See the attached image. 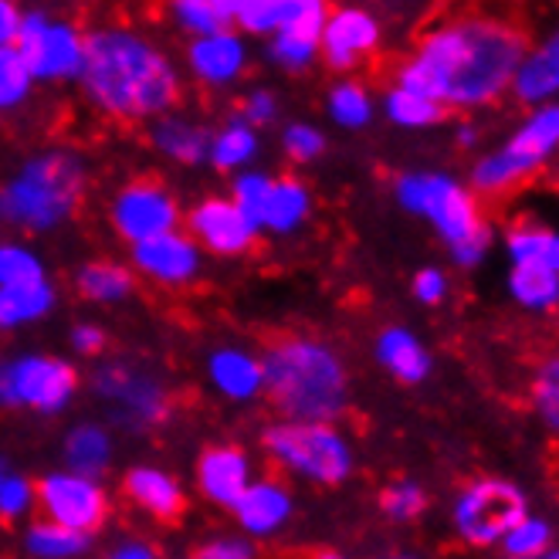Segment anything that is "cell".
I'll list each match as a JSON object with an SVG mask.
<instances>
[{
	"label": "cell",
	"instance_id": "cell-1",
	"mask_svg": "<svg viewBox=\"0 0 559 559\" xmlns=\"http://www.w3.org/2000/svg\"><path fill=\"white\" fill-rule=\"evenodd\" d=\"M525 38L506 21L465 17L435 27L397 75V88L438 106H491L512 88Z\"/></svg>",
	"mask_w": 559,
	"mask_h": 559
},
{
	"label": "cell",
	"instance_id": "cell-2",
	"mask_svg": "<svg viewBox=\"0 0 559 559\" xmlns=\"http://www.w3.org/2000/svg\"><path fill=\"white\" fill-rule=\"evenodd\" d=\"M82 85L98 109L122 119L159 116L177 98V69L146 38L106 27L85 38Z\"/></svg>",
	"mask_w": 559,
	"mask_h": 559
},
{
	"label": "cell",
	"instance_id": "cell-3",
	"mask_svg": "<svg viewBox=\"0 0 559 559\" xmlns=\"http://www.w3.org/2000/svg\"><path fill=\"white\" fill-rule=\"evenodd\" d=\"M265 386L292 424H329L346 407V370L340 356L312 340L278 343L265 359Z\"/></svg>",
	"mask_w": 559,
	"mask_h": 559
},
{
	"label": "cell",
	"instance_id": "cell-4",
	"mask_svg": "<svg viewBox=\"0 0 559 559\" xmlns=\"http://www.w3.org/2000/svg\"><path fill=\"white\" fill-rule=\"evenodd\" d=\"M404 211L424 217L441 235L462 269H475L491 251V227L485 224L475 193L451 174H404L397 180Z\"/></svg>",
	"mask_w": 559,
	"mask_h": 559
},
{
	"label": "cell",
	"instance_id": "cell-5",
	"mask_svg": "<svg viewBox=\"0 0 559 559\" xmlns=\"http://www.w3.org/2000/svg\"><path fill=\"white\" fill-rule=\"evenodd\" d=\"M85 190L82 159L55 150L31 156L24 167L0 187V217L27 231H51L69 217Z\"/></svg>",
	"mask_w": 559,
	"mask_h": 559
},
{
	"label": "cell",
	"instance_id": "cell-6",
	"mask_svg": "<svg viewBox=\"0 0 559 559\" xmlns=\"http://www.w3.org/2000/svg\"><path fill=\"white\" fill-rule=\"evenodd\" d=\"M556 150H559V103L536 106L499 150L475 159L472 187L478 193H506L525 177L543 170L556 156Z\"/></svg>",
	"mask_w": 559,
	"mask_h": 559
},
{
	"label": "cell",
	"instance_id": "cell-7",
	"mask_svg": "<svg viewBox=\"0 0 559 559\" xmlns=\"http://www.w3.org/2000/svg\"><path fill=\"white\" fill-rule=\"evenodd\" d=\"M269 451L278 462L316 485H340L353 472L349 441L329 424H275L265 435Z\"/></svg>",
	"mask_w": 559,
	"mask_h": 559
},
{
	"label": "cell",
	"instance_id": "cell-8",
	"mask_svg": "<svg viewBox=\"0 0 559 559\" xmlns=\"http://www.w3.org/2000/svg\"><path fill=\"white\" fill-rule=\"evenodd\" d=\"M525 515H530V499L509 478H478L465 485L451 509L454 533L475 549L499 546Z\"/></svg>",
	"mask_w": 559,
	"mask_h": 559
},
{
	"label": "cell",
	"instance_id": "cell-9",
	"mask_svg": "<svg viewBox=\"0 0 559 559\" xmlns=\"http://www.w3.org/2000/svg\"><path fill=\"white\" fill-rule=\"evenodd\" d=\"M79 377L58 356H17L0 364V407L58 414L72 404Z\"/></svg>",
	"mask_w": 559,
	"mask_h": 559
},
{
	"label": "cell",
	"instance_id": "cell-10",
	"mask_svg": "<svg viewBox=\"0 0 559 559\" xmlns=\"http://www.w3.org/2000/svg\"><path fill=\"white\" fill-rule=\"evenodd\" d=\"M14 51L31 79H79L85 64V38L69 21H51L41 11L21 14Z\"/></svg>",
	"mask_w": 559,
	"mask_h": 559
},
{
	"label": "cell",
	"instance_id": "cell-11",
	"mask_svg": "<svg viewBox=\"0 0 559 559\" xmlns=\"http://www.w3.org/2000/svg\"><path fill=\"white\" fill-rule=\"evenodd\" d=\"M35 496L48 512V522L64 525V530L88 536L106 519V491L95 485V478H82L75 472L45 475Z\"/></svg>",
	"mask_w": 559,
	"mask_h": 559
},
{
	"label": "cell",
	"instance_id": "cell-12",
	"mask_svg": "<svg viewBox=\"0 0 559 559\" xmlns=\"http://www.w3.org/2000/svg\"><path fill=\"white\" fill-rule=\"evenodd\" d=\"M95 393L129 427L156 424V420H163V414H167V397H163V390L150 377L129 370L122 364L103 367L95 373Z\"/></svg>",
	"mask_w": 559,
	"mask_h": 559
},
{
	"label": "cell",
	"instance_id": "cell-13",
	"mask_svg": "<svg viewBox=\"0 0 559 559\" xmlns=\"http://www.w3.org/2000/svg\"><path fill=\"white\" fill-rule=\"evenodd\" d=\"M112 221L119 227V235L126 241L143 245L159 235H170L177 227V204L167 190H159L156 183H133L126 187L116 204H112Z\"/></svg>",
	"mask_w": 559,
	"mask_h": 559
},
{
	"label": "cell",
	"instance_id": "cell-14",
	"mask_svg": "<svg viewBox=\"0 0 559 559\" xmlns=\"http://www.w3.org/2000/svg\"><path fill=\"white\" fill-rule=\"evenodd\" d=\"M380 45V24L370 11L343 8L325 17L322 27V55L333 69H353V64Z\"/></svg>",
	"mask_w": 559,
	"mask_h": 559
},
{
	"label": "cell",
	"instance_id": "cell-15",
	"mask_svg": "<svg viewBox=\"0 0 559 559\" xmlns=\"http://www.w3.org/2000/svg\"><path fill=\"white\" fill-rule=\"evenodd\" d=\"M190 231L214 254H241L258 227L231 204V201H204L190 214Z\"/></svg>",
	"mask_w": 559,
	"mask_h": 559
},
{
	"label": "cell",
	"instance_id": "cell-16",
	"mask_svg": "<svg viewBox=\"0 0 559 559\" xmlns=\"http://www.w3.org/2000/svg\"><path fill=\"white\" fill-rule=\"evenodd\" d=\"M509 92L522 106H533V109L559 103V27L536 48H525Z\"/></svg>",
	"mask_w": 559,
	"mask_h": 559
},
{
	"label": "cell",
	"instance_id": "cell-17",
	"mask_svg": "<svg viewBox=\"0 0 559 559\" xmlns=\"http://www.w3.org/2000/svg\"><path fill=\"white\" fill-rule=\"evenodd\" d=\"M133 261L143 275H150L156 282H167V285H183L201 272V251H197V241L187 235H177V231L136 245Z\"/></svg>",
	"mask_w": 559,
	"mask_h": 559
},
{
	"label": "cell",
	"instance_id": "cell-18",
	"mask_svg": "<svg viewBox=\"0 0 559 559\" xmlns=\"http://www.w3.org/2000/svg\"><path fill=\"white\" fill-rule=\"evenodd\" d=\"M325 17H329V11L322 0H302L299 14H295L272 38V58L282 64V69L299 72L319 55Z\"/></svg>",
	"mask_w": 559,
	"mask_h": 559
},
{
	"label": "cell",
	"instance_id": "cell-19",
	"mask_svg": "<svg viewBox=\"0 0 559 559\" xmlns=\"http://www.w3.org/2000/svg\"><path fill=\"white\" fill-rule=\"evenodd\" d=\"M197 481H201V491L214 506L235 509L251 485V462L238 448H214L201 457Z\"/></svg>",
	"mask_w": 559,
	"mask_h": 559
},
{
	"label": "cell",
	"instance_id": "cell-20",
	"mask_svg": "<svg viewBox=\"0 0 559 559\" xmlns=\"http://www.w3.org/2000/svg\"><path fill=\"white\" fill-rule=\"evenodd\" d=\"M245 61H248V48L231 31H224V35H214V38H197L190 45V69L207 85L235 82L245 72Z\"/></svg>",
	"mask_w": 559,
	"mask_h": 559
},
{
	"label": "cell",
	"instance_id": "cell-21",
	"mask_svg": "<svg viewBox=\"0 0 559 559\" xmlns=\"http://www.w3.org/2000/svg\"><path fill=\"white\" fill-rule=\"evenodd\" d=\"M241 530L251 536H272L292 515V496L278 481H251L235 506Z\"/></svg>",
	"mask_w": 559,
	"mask_h": 559
},
{
	"label": "cell",
	"instance_id": "cell-22",
	"mask_svg": "<svg viewBox=\"0 0 559 559\" xmlns=\"http://www.w3.org/2000/svg\"><path fill=\"white\" fill-rule=\"evenodd\" d=\"M377 359L401 383H420L431 377V353L404 325H390L377 340Z\"/></svg>",
	"mask_w": 559,
	"mask_h": 559
},
{
	"label": "cell",
	"instance_id": "cell-23",
	"mask_svg": "<svg viewBox=\"0 0 559 559\" xmlns=\"http://www.w3.org/2000/svg\"><path fill=\"white\" fill-rule=\"evenodd\" d=\"M506 254L512 265L546 269L559 275V227L539 221H522L506 235Z\"/></svg>",
	"mask_w": 559,
	"mask_h": 559
},
{
	"label": "cell",
	"instance_id": "cell-24",
	"mask_svg": "<svg viewBox=\"0 0 559 559\" xmlns=\"http://www.w3.org/2000/svg\"><path fill=\"white\" fill-rule=\"evenodd\" d=\"M211 380L214 386L231 401H251L254 393L265 386V370L261 359H254L245 349H217L211 356Z\"/></svg>",
	"mask_w": 559,
	"mask_h": 559
},
{
	"label": "cell",
	"instance_id": "cell-25",
	"mask_svg": "<svg viewBox=\"0 0 559 559\" xmlns=\"http://www.w3.org/2000/svg\"><path fill=\"white\" fill-rule=\"evenodd\" d=\"M126 491L146 512H153L159 519L177 515L180 506H183V496H180L177 481L167 472H159V468H133V472H129V478H126Z\"/></svg>",
	"mask_w": 559,
	"mask_h": 559
},
{
	"label": "cell",
	"instance_id": "cell-26",
	"mask_svg": "<svg viewBox=\"0 0 559 559\" xmlns=\"http://www.w3.org/2000/svg\"><path fill=\"white\" fill-rule=\"evenodd\" d=\"M506 288L512 302H519L530 312H546L559 306V275L546 269H530V265H512Z\"/></svg>",
	"mask_w": 559,
	"mask_h": 559
},
{
	"label": "cell",
	"instance_id": "cell-27",
	"mask_svg": "<svg viewBox=\"0 0 559 559\" xmlns=\"http://www.w3.org/2000/svg\"><path fill=\"white\" fill-rule=\"evenodd\" d=\"M112 454V441L98 424H79L75 431L64 441V457H69V472L82 478H95L98 472H106Z\"/></svg>",
	"mask_w": 559,
	"mask_h": 559
},
{
	"label": "cell",
	"instance_id": "cell-28",
	"mask_svg": "<svg viewBox=\"0 0 559 559\" xmlns=\"http://www.w3.org/2000/svg\"><path fill=\"white\" fill-rule=\"evenodd\" d=\"M153 143L177 163H201L211 153V136L187 119H159L153 126Z\"/></svg>",
	"mask_w": 559,
	"mask_h": 559
},
{
	"label": "cell",
	"instance_id": "cell-29",
	"mask_svg": "<svg viewBox=\"0 0 559 559\" xmlns=\"http://www.w3.org/2000/svg\"><path fill=\"white\" fill-rule=\"evenodd\" d=\"M309 207H312V197L299 180H275L261 224L275 235H288L309 217Z\"/></svg>",
	"mask_w": 559,
	"mask_h": 559
},
{
	"label": "cell",
	"instance_id": "cell-30",
	"mask_svg": "<svg viewBox=\"0 0 559 559\" xmlns=\"http://www.w3.org/2000/svg\"><path fill=\"white\" fill-rule=\"evenodd\" d=\"M55 306V288L48 282L24 288H0V329H17L38 322Z\"/></svg>",
	"mask_w": 559,
	"mask_h": 559
},
{
	"label": "cell",
	"instance_id": "cell-31",
	"mask_svg": "<svg viewBox=\"0 0 559 559\" xmlns=\"http://www.w3.org/2000/svg\"><path fill=\"white\" fill-rule=\"evenodd\" d=\"M174 14L193 38H214L235 24V0H177Z\"/></svg>",
	"mask_w": 559,
	"mask_h": 559
},
{
	"label": "cell",
	"instance_id": "cell-32",
	"mask_svg": "<svg viewBox=\"0 0 559 559\" xmlns=\"http://www.w3.org/2000/svg\"><path fill=\"white\" fill-rule=\"evenodd\" d=\"M302 0H235V21L251 35H278L299 14Z\"/></svg>",
	"mask_w": 559,
	"mask_h": 559
},
{
	"label": "cell",
	"instance_id": "cell-33",
	"mask_svg": "<svg viewBox=\"0 0 559 559\" xmlns=\"http://www.w3.org/2000/svg\"><path fill=\"white\" fill-rule=\"evenodd\" d=\"M217 170H241L258 156V136L245 119H235L231 126H224L221 133L211 140V153Z\"/></svg>",
	"mask_w": 559,
	"mask_h": 559
},
{
	"label": "cell",
	"instance_id": "cell-34",
	"mask_svg": "<svg viewBox=\"0 0 559 559\" xmlns=\"http://www.w3.org/2000/svg\"><path fill=\"white\" fill-rule=\"evenodd\" d=\"M499 546L506 549L509 559H536V556H546L556 549V530L549 519L530 512L522 522L512 525Z\"/></svg>",
	"mask_w": 559,
	"mask_h": 559
},
{
	"label": "cell",
	"instance_id": "cell-35",
	"mask_svg": "<svg viewBox=\"0 0 559 559\" xmlns=\"http://www.w3.org/2000/svg\"><path fill=\"white\" fill-rule=\"evenodd\" d=\"M383 109H386V119L401 129H427V126L441 122V116H444V106L431 103V98H424L417 92L397 88V85L386 92Z\"/></svg>",
	"mask_w": 559,
	"mask_h": 559
},
{
	"label": "cell",
	"instance_id": "cell-36",
	"mask_svg": "<svg viewBox=\"0 0 559 559\" xmlns=\"http://www.w3.org/2000/svg\"><path fill=\"white\" fill-rule=\"evenodd\" d=\"M85 549H88L85 533L64 530V525H55V522H38V525H31V533H27V552L38 559H72Z\"/></svg>",
	"mask_w": 559,
	"mask_h": 559
},
{
	"label": "cell",
	"instance_id": "cell-37",
	"mask_svg": "<svg viewBox=\"0 0 559 559\" xmlns=\"http://www.w3.org/2000/svg\"><path fill=\"white\" fill-rule=\"evenodd\" d=\"M79 288L92 302H122L129 295V288H133V278H129V272L119 265L95 261V265H85L79 272Z\"/></svg>",
	"mask_w": 559,
	"mask_h": 559
},
{
	"label": "cell",
	"instance_id": "cell-38",
	"mask_svg": "<svg viewBox=\"0 0 559 559\" xmlns=\"http://www.w3.org/2000/svg\"><path fill=\"white\" fill-rule=\"evenodd\" d=\"M329 116H333L343 129H364L373 119V98L364 85L340 82L329 92Z\"/></svg>",
	"mask_w": 559,
	"mask_h": 559
},
{
	"label": "cell",
	"instance_id": "cell-39",
	"mask_svg": "<svg viewBox=\"0 0 559 559\" xmlns=\"http://www.w3.org/2000/svg\"><path fill=\"white\" fill-rule=\"evenodd\" d=\"M533 411L546 431L559 435V356H549L533 380Z\"/></svg>",
	"mask_w": 559,
	"mask_h": 559
},
{
	"label": "cell",
	"instance_id": "cell-40",
	"mask_svg": "<svg viewBox=\"0 0 559 559\" xmlns=\"http://www.w3.org/2000/svg\"><path fill=\"white\" fill-rule=\"evenodd\" d=\"M45 269L35 251L21 245H0V288H24V285H41Z\"/></svg>",
	"mask_w": 559,
	"mask_h": 559
},
{
	"label": "cell",
	"instance_id": "cell-41",
	"mask_svg": "<svg viewBox=\"0 0 559 559\" xmlns=\"http://www.w3.org/2000/svg\"><path fill=\"white\" fill-rule=\"evenodd\" d=\"M272 187H275V180H272L269 174L245 170V174L235 180V197H231V204H235L254 227H261V217H265Z\"/></svg>",
	"mask_w": 559,
	"mask_h": 559
},
{
	"label": "cell",
	"instance_id": "cell-42",
	"mask_svg": "<svg viewBox=\"0 0 559 559\" xmlns=\"http://www.w3.org/2000/svg\"><path fill=\"white\" fill-rule=\"evenodd\" d=\"M31 82H35V79H31L21 55L14 48L0 51V112L17 109L27 98V92H31Z\"/></svg>",
	"mask_w": 559,
	"mask_h": 559
},
{
	"label": "cell",
	"instance_id": "cell-43",
	"mask_svg": "<svg viewBox=\"0 0 559 559\" xmlns=\"http://www.w3.org/2000/svg\"><path fill=\"white\" fill-rule=\"evenodd\" d=\"M380 509L393 522H411L427 509V491L417 481H393L380 496Z\"/></svg>",
	"mask_w": 559,
	"mask_h": 559
},
{
	"label": "cell",
	"instance_id": "cell-44",
	"mask_svg": "<svg viewBox=\"0 0 559 559\" xmlns=\"http://www.w3.org/2000/svg\"><path fill=\"white\" fill-rule=\"evenodd\" d=\"M31 502H35V488H31V481L14 472H0V515L17 519L31 509Z\"/></svg>",
	"mask_w": 559,
	"mask_h": 559
},
{
	"label": "cell",
	"instance_id": "cell-45",
	"mask_svg": "<svg viewBox=\"0 0 559 559\" xmlns=\"http://www.w3.org/2000/svg\"><path fill=\"white\" fill-rule=\"evenodd\" d=\"M322 150H325V136L319 133L316 126H309V122H295V126L285 129V153H288L292 159L309 163V159L322 156Z\"/></svg>",
	"mask_w": 559,
	"mask_h": 559
},
{
	"label": "cell",
	"instance_id": "cell-46",
	"mask_svg": "<svg viewBox=\"0 0 559 559\" xmlns=\"http://www.w3.org/2000/svg\"><path fill=\"white\" fill-rule=\"evenodd\" d=\"M448 295V275L441 269H420L414 275V299L424 306H438Z\"/></svg>",
	"mask_w": 559,
	"mask_h": 559
},
{
	"label": "cell",
	"instance_id": "cell-47",
	"mask_svg": "<svg viewBox=\"0 0 559 559\" xmlns=\"http://www.w3.org/2000/svg\"><path fill=\"white\" fill-rule=\"evenodd\" d=\"M275 112H278L275 95H272V92H265V88H258V92H251V95L245 98V122H248L251 129H254V126L272 122V119H275Z\"/></svg>",
	"mask_w": 559,
	"mask_h": 559
},
{
	"label": "cell",
	"instance_id": "cell-48",
	"mask_svg": "<svg viewBox=\"0 0 559 559\" xmlns=\"http://www.w3.org/2000/svg\"><path fill=\"white\" fill-rule=\"evenodd\" d=\"M251 556L254 552L245 539H214L197 552V559H251Z\"/></svg>",
	"mask_w": 559,
	"mask_h": 559
},
{
	"label": "cell",
	"instance_id": "cell-49",
	"mask_svg": "<svg viewBox=\"0 0 559 559\" xmlns=\"http://www.w3.org/2000/svg\"><path fill=\"white\" fill-rule=\"evenodd\" d=\"M17 27H21V11L11 4V0H0V51L14 48Z\"/></svg>",
	"mask_w": 559,
	"mask_h": 559
},
{
	"label": "cell",
	"instance_id": "cell-50",
	"mask_svg": "<svg viewBox=\"0 0 559 559\" xmlns=\"http://www.w3.org/2000/svg\"><path fill=\"white\" fill-rule=\"evenodd\" d=\"M72 346L79 353H98L106 346V333L98 325H92V322H82V325L72 329Z\"/></svg>",
	"mask_w": 559,
	"mask_h": 559
},
{
	"label": "cell",
	"instance_id": "cell-51",
	"mask_svg": "<svg viewBox=\"0 0 559 559\" xmlns=\"http://www.w3.org/2000/svg\"><path fill=\"white\" fill-rule=\"evenodd\" d=\"M109 559H156V552L146 543H122Z\"/></svg>",
	"mask_w": 559,
	"mask_h": 559
},
{
	"label": "cell",
	"instance_id": "cell-52",
	"mask_svg": "<svg viewBox=\"0 0 559 559\" xmlns=\"http://www.w3.org/2000/svg\"><path fill=\"white\" fill-rule=\"evenodd\" d=\"M478 143V133H475V126H462V129H457V146H475Z\"/></svg>",
	"mask_w": 559,
	"mask_h": 559
},
{
	"label": "cell",
	"instance_id": "cell-53",
	"mask_svg": "<svg viewBox=\"0 0 559 559\" xmlns=\"http://www.w3.org/2000/svg\"><path fill=\"white\" fill-rule=\"evenodd\" d=\"M316 559H346V556H340V552H319Z\"/></svg>",
	"mask_w": 559,
	"mask_h": 559
},
{
	"label": "cell",
	"instance_id": "cell-54",
	"mask_svg": "<svg viewBox=\"0 0 559 559\" xmlns=\"http://www.w3.org/2000/svg\"><path fill=\"white\" fill-rule=\"evenodd\" d=\"M536 559H559V549H552V552H546V556H536Z\"/></svg>",
	"mask_w": 559,
	"mask_h": 559
},
{
	"label": "cell",
	"instance_id": "cell-55",
	"mask_svg": "<svg viewBox=\"0 0 559 559\" xmlns=\"http://www.w3.org/2000/svg\"><path fill=\"white\" fill-rule=\"evenodd\" d=\"M397 559H414V556H397Z\"/></svg>",
	"mask_w": 559,
	"mask_h": 559
}]
</instances>
